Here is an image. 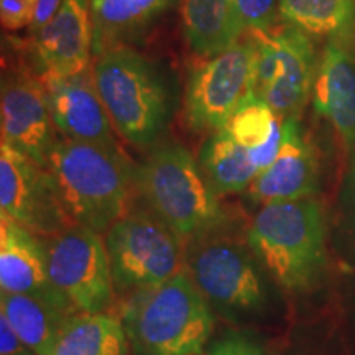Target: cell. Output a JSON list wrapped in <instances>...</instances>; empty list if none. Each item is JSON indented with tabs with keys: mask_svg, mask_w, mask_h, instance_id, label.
Returning <instances> with one entry per match:
<instances>
[{
	"mask_svg": "<svg viewBox=\"0 0 355 355\" xmlns=\"http://www.w3.org/2000/svg\"><path fill=\"white\" fill-rule=\"evenodd\" d=\"M48 170L74 225L107 232L130 212L137 170L121 146L60 139L48 158Z\"/></svg>",
	"mask_w": 355,
	"mask_h": 355,
	"instance_id": "6da1fadb",
	"label": "cell"
},
{
	"mask_svg": "<svg viewBox=\"0 0 355 355\" xmlns=\"http://www.w3.org/2000/svg\"><path fill=\"white\" fill-rule=\"evenodd\" d=\"M97 92L114 130L137 148H150L170 123L176 96L166 71L128 44L92 56Z\"/></svg>",
	"mask_w": 355,
	"mask_h": 355,
	"instance_id": "7a4b0ae2",
	"label": "cell"
},
{
	"mask_svg": "<svg viewBox=\"0 0 355 355\" xmlns=\"http://www.w3.org/2000/svg\"><path fill=\"white\" fill-rule=\"evenodd\" d=\"M247 245L278 286L309 291L326 266V212L316 198L263 204L247 232Z\"/></svg>",
	"mask_w": 355,
	"mask_h": 355,
	"instance_id": "3957f363",
	"label": "cell"
},
{
	"mask_svg": "<svg viewBox=\"0 0 355 355\" xmlns=\"http://www.w3.org/2000/svg\"><path fill=\"white\" fill-rule=\"evenodd\" d=\"M122 324L135 355H198L214 331V314L183 268L163 285L130 295Z\"/></svg>",
	"mask_w": 355,
	"mask_h": 355,
	"instance_id": "277c9868",
	"label": "cell"
},
{
	"mask_svg": "<svg viewBox=\"0 0 355 355\" xmlns=\"http://www.w3.org/2000/svg\"><path fill=\"white\" fill-rule=\"evenodd\" d=\"M137 189L166 227L186 243L214 234L225 224L219 194L188 150L180 144L153 146L137 168Z\"/></svg>",
	"mask_w": 355,
	"mask_h": 355,
	"instance_id": "5b68a950",
	"label": "cell"
},
{
	"mask_svg": "<svg viewBox=\"0 0 355 355\" xmlns=\"http://www.w3.org/2000/svg\"><path fill=\"white\" fill-rule=\"evenodd\" d=\"M245 38L255 50V94L279 117H300L313 96L321 58L314 38L285 24Z\"/></svg>",
	"mask_w": 355,
	"mask_h": 355,
	"instance_id": "8992f818",
	"label": "cell"
},
{
	"mask_svg": "<svg viewBox=\"0 0 355 355\" xmlns=\"http://www.w3.org/2000/svg\"><path fill=\"white\" fill-rule=\"evenodd\" d=\"M115 291L159 286L183 270V242L153 212L130 211L105 232Z\"/></svg>",
	"mask_w": 355,
	"mask_h": 355,
	"instance_id": "52a82bcc",
	"label": "cell"
},
{
	"mask_svg": "<svg viewBox=\"0 0 355 355\" xmlns=\"http://www.w3.org/2000/svg\"><path fill=\"white\" fill-rule=\"evenodd\" d=\"M214 234L186 243L184 270L207 303L220 313H259L266 303L259 260L248 245Z\"/></svg>",
	"mask_w": 355,
	"mask_h": 355,
	"instance_id": "ba28073f",
	"label": "cell"
},
{
	"mask_svg": "<svg viewBox=\"0 0 355 355\" xmlns=\"http://www.w3.org/2000/svg\"><path fill=\"white\" fill-rule=\"evenodd\" d=\"M254 87L255 50L243 37L189 73L183 101L186 127L194 133L222 130Z\"/></svg>",
	"mask_w": 355,
	"mask_h": 355,
	"instance_id": "9c48e42d",
	"label": "cell"
},
{
	"mask_svg": "<svg viewBox=\"0 0 355 355\" xmlns=\"http://www.w3.org/2000/svg\"><path fill=\"white\" fill-rule=\"evenodd\" d=\"M48 275L78 313H104L114 303L115 286L105 241L94 230L71 225L43 239Z\"/></svg>",
	"mask_w": 355,
	"mask_h": 355,
	"instance_id": "30bf717a",
	"label": "cell"
},
{
	"mask_svg": "<svg viewBox=\"0 0 355 355\" xmlns=\"http://www.w3.org/2000/svg\"><path fill=\"white\" fill-rule=\"evenodd\" d=\"M0 216L46 239L74 225L58 196L51 173L13 146L0 145Z\"/></svg>",
	"mask_w": 355,
	"mask_h": 355,
	"instance_id": "8fae6325",
	"label": "cell"
},
{
	"mask_svg": "<svg viewBox=\"0 0 355 355\" xmlns=\"http://www.w3.org/2000/svg\"><path fill=\"white\" fill-rule=\"evenodd\" d=\"M0 127L3 144L48 168V158L60 139L48 105L46 89L38 74L26 69L3 73Z\"/></svg>",
	"mask_w": 355,
	"mask_h": 355,
	"instance_id": "7c38bea8",
	"label": "cell"
},
{
	"mask_svg": "<svg viewBox=\"0 0 355 355\" xmlns=\"http://www.w3.org/2000/svg\"><path fill=\"white\" fill-rule=\"evenodd\" d=\"M48 105L61 139L119 146L91 68L68 76L42 78Z\"/></svg>",
	"mask_w": 355,
	"mask_h": 355,
	"instance_id": "4fadbf2b",
	"label": "cell"
},
{
	"mask_svg": "<svg viewBox=\"0 0 355 355\" xmlns=\"http://www.w3.org/2000/svg\"><path fill=\"white\" fill-rule=\"evenodd\" d=\"M32 37L33 64L40 78L68 76L91 68V0H63L56 15Z\"/></svg>",
	"mask_w": 355,
	"mask_h": 355,
	"instance_id": "5bb4252c",
	"label": "cell"
},
{
	"mask_svg": "<svg viewBox=\"0 0 355 355\" xmlns=\"http://www.w3.org/2000/svg\"><path fill=\"white\" fill-rule=\"evenodd\" d=\"M321 184V165L298 117L283 122V144L275 162L255 178L248 196L257 204L314 198Z\"/></svg>",
	"mask_w": 355,
	"mask_h": 355,
	"instance_id": "9a60e30c",
	"label": "cell"
},
{
	"mask_svg": "<svg viewBox=\"0 0 355 355\" xmlns=\"http://www.w3.org/2000/svg\"><path fill=\"white\" fill-rule=\"evenodd\" d=\"M0 288L2 293L37 296L78 313L53 286L43 239L6 216H0Z\"/></svg>",
	"mask_w": 355,
	"mask_h": 355,
	"instance_id": "2e32d148",
	"label": "cell"
},
{
	"mask_svg": "<svg viewBox=\"0 0 355 355\" xmlns=\"http://www.w3.org/2000/svg\"><path fill=\"white\" fill-rule=\"evenodd\" d=\"M313 107L347 148H355V38L327 40L319 58Z\"/></svg>",
	"mask_w": 355,
	"mask_h": 355,
	"instance_id": "e0dca14e",
	"label": "cell"
},
{
	"mask_svg": "<svg viewBox=\"0 0 355 355\" xmlns=\"http://www.w3.org/2000/svg\"><path fill=\"white\" fill-rule=\"evenodd\" d=\"M175 0H91L92 56L128 44L173 6Z\"/></svg>",
	"mask_w": 355,
	"mask_h": 355,
	"instance_id": "ac0fdd59",
	"label": "cell"
},
{
	"mask_svg": "<svg viewBox=\"0 0 355 355\" xmlns=\"http://www.w3.org/2000/svg\"><path fill=\"white\" fill-rule=\"evenodd\" d=\"M186 43L194 55L211 58L242 38L234 0H180Z\"/></svg>",
	"mask_w": 355,
	"mask_h": 355,
	"instance_id": "d6986e66",
	"label": "cell"
},
{
	"mask_svg": "<svg viewBox=\"0 0 355 355\" xmlns=\"http://www.w3.org/2000/svg\"><path fill=\"white\" fill-rule=\"evenodd\" d=\"M128 344L119 318L78 313L61 326L50 355H128Z\"/></svg>",
	"mask_w": 355,
	"mask_h": 355,
	"instance_id": "ffe728a7",
	"label": "cell"
},
{
	"mask_svg": "<svg viewBox=\"0 0 355 355\" xmlns=\"http://www.w3.org/2000/svg\"><path fill=\"white\" fill-rule=\"evenodd\" d=\"M0 313L37 355H50L61 326L66 319L78 314L37 296L12 293L0 296Z\"/></svg>",
	"mask_w": 355,
	"mask_h": 355,
	"instance_id": "44dd1931",
	"label": "cell"
},
{
	"mask_svg": "<svg viewBox=\"0 0 355 355\" xmlns=\"http://www.w3.org/2000/svg\"><path fill=\"white\" fill-rule=\"evenodd\" d=\"M198 163L207 183L219 196L248 191L259 176L250 152L224 128L209 133L199 152Z\"/></svg>",
	"mask_w": 355,
	"mask_h": 355,
	"instance_id": "7402d4cb",
	"label": "cell"
},
{
	"mask_svg": "<svg viewBox=\"0 0 355 355\" xmlns=\"http://www.w3.org/2000/svg\"><path fill=\"white\" fill-rule=\"evenodd\" d=\"M278 19L313 38H355V0H278Z\"/></svg>",
	"mask_w": 355,
	"mask_h": 355,
	"instance_id": "603a6c76",
	"label": "cell"
},
{
	"mask_svg": "<svg viewBox=\"0 0 355 355\" xmlns=\"http://www.w3.org/2000/svg\"><path fill=\"white\" fill-rule=\"evenodd\" d=\"M283 122L285 119L279 117L261 97L252 92L232 114L224 130L247 150H255L282 132Z\"/></svg>",
	"mask_w": 355,
	"mask_h": 355,
	"instance_id": "cb8c5ba5",
	"label": "cell"
},
{
	"mask_svg": "<svg viewBox=\"0 0 355 355\" xmlns=\"http://www.w3.org/2000/svg\"><path fill=\"white\" fill-rule=\"evenodd\" d=\"M239 32L245 37L250 32H263L277 25L278 0H234Z\"/></svg>",
	"mask_w": 355,
	"mask_h": 355,
	"instance_id": "d4e9b609",
	"label": "cell"
},
{
	"mask_svg": "<svg viewBox=\"0 0 355 355\" xmlns=\"http://www.w3.org/2000/svg\"><path fill=\"white\" fill-rule=\"evenodd\" d=\"M206 355H266V352L250 337L239 332H229L212 344Z\"/></svg>",
	"mask_w": 355,
	"mask_h": 355,
	"instance_id": "484cf974",
	"label": "cell"
},
{
	"mask_svg": "<svg viewBox=\"0 0 355 355\" xmlns=\"http://www.w3.org/2000/svg\"><path fill=\"white\" fill-rule=\"evenodd\" d=\"M0 19L7 30L28 26L32 20V3L25 0H0Z\"/></svg>",
	"mask_w": 355,
	"mask_h": 355,
	"instance_id": "4316f807",
	"label": "cell"
},
{
	"mask_svg": "<svg viewBox=\"0 0 355 355\" xmlns=\"http://www.w3.org/2000/svg\"><path fill=\"white\" fill-rule=\"evenodd\" d=\"M0 355H37L20 339L2 313H0Z\"/></svg>",
	"mask_w": 355,
	"mask_h": 355,
	"instance_id": "83f0119b",
	"label": "cell"
},
{
	"mask_svg": "<svg viewBox=\"0 0 355 355\" xmlns=\"http://www.w3.org/2000/svg\"><path fill=\"white\" fill-rule=\"evenodd\" d=\"M63 0H32V20H30L28 30L35 35L50 21L56 12L60 10Z\"/></svg>",
	"mask_w": 355,
	"mask_h": 355,
	"instance_id": "f1b7e54d",
	"label": "cell"
},
{
	"mask_svg": "<svg viewBox=\"0 0 355 355\" xmlns=\"http://www.w3.org/2000/svg\"><path fill=\"white\" fill-rule=\"evenodd\" d=\"M352 188H354V201H355V162H354V171H352Z\"/></svg>",
	"mask_w": 355,
	"mask_h": 355,
	"instance_id": "f546056e",
	"label": "cell"
},
{
	"mask_svg": "<svg viewBox=\"0 0 355 355\" xmlns=\"http://www.w3.org/2000/svg\"><path fill=\"white\" fill-rule=\"evenodd\" d=\"M25 2H28V3H32V0H25Z\"/></svg>",
	"mask_w": 355,
	"mask_h": 355,
	"instance_id": "4dcf8cb0",
	"label": "cell"
}]
</instances>
